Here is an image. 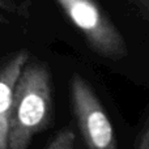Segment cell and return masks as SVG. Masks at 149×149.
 <instances>
[{
	"label": "cell",
	"mask_w": 149,
	"mask_h": 149,
	"mask_svg": "<svg viewBox=\"0 0 149 149\" xmlns=\"http://www.w3.org/2000/svg\"><path fill=\"white\" fill-rule=\"evenodd\" d=\"M136 1H137V5H139L140 10L144 13V16L149 21V0H136Z\"/></svg>",
	"instance_id": "ba28073f"
},
{
	"label": "cell",
	"mask_w": 149,
	"mask_h": 149,
	"mask_svg": "<svg viewBox=\"0 0 149 149\" xmlns=\"http://www.w3.org/2000/svg\"><path fill=\"white\" fill-rule=\"evenodd\" d=\"M0 8L9 15H17L28 18L30 16V4H18L16 0H0Z\"/></svg>",
	"instance_id": "8992f818"
},
{
	"label": "cell",
	"mask_w": 149,
	"mask_h": 149,
	"mask_svg": "<svg viewBox=\"0 0 149 149\" xmlns=\"http://www.w3.org/2000/svg\"><path fill=\"white\" fill-rule=\"evenodd\" d=\"M71 109L86 149H118L113 123L95 90L79 73L70 80Z\"/></svg>",
	"instance_id": "3957f363"
},
{
	"label": "cell",
	"mask_w": 149,
	"mask_h": 149,
	"mask_svg": "<svg viewBox=\"0 0 149 149\" xmlns=\"http://www.w3.org/2000/svg\"><path fill=\"white\" fill-rule=\"evenodd\" d=\"M56 3L95 54L110 60L127 56L126 39L97 0H56Z\"/></svg>",
	"instance_id": "7a4b0ae2"
},
{
	"label": "cell",
	"mask_w": 149,
	"mask_h": 149,
	"mask_svg": "<svg viewBox=\"0 0 149 149\" xmlns=\"http://www.w3.org/2000/svg\"><path fill=\"white\" fill-rule=\"evenodd\" d=\"M54 122L51 76L45 64L29 62L17 85L8 149H28L34 136Z\"/></svg>",
	"instance_id": "6da1fadb"
},
{
	"label": "cell",
	"mask_w": 149,
	"mask_h": 149,
	"mask_svg": "<svg viewBox=\"0 0 149 149\" xmlns=\"http://www.w3.org/2000/svg\"><path fill=\"white\" fill-rule=\"evenodd\" d=\"M29 60L28 50H18L3 64L0 71V149H8L16 90Z\"/></svg>",
	"instance_id": "277c9868"
},
{
	"label": "cell",
	"mask_w": 149,
	"mask_h": 149,
	"mask_svg": "<svg viewBox=\"0 0 149 149\" xmlns=\"http://www.w3.org/2000/svg\"><path fill=\"white\" fill-rule=\"evenodd\" d=\"M46 149H76V134L72 127L67 126L59 130L47 144Z\"/></svg>",
	"instance_id": "5b68a950"
},
{
	"label": "cell",
	"mask_w": 149,
	"mask_h": 149,
	"mask_svg": "<svg viewBox=\"0 0 149 149\" xmlns=\"http://www.w3.org/2000/svg\"><path fill=\"white\" fill-rule=\"evenodd\" d=\"M136 149H149V122L147 123V126H145L144 131L140 135Z\"/></svg>",
	"instance_id": "52a82bcc"
}]
</instances>
